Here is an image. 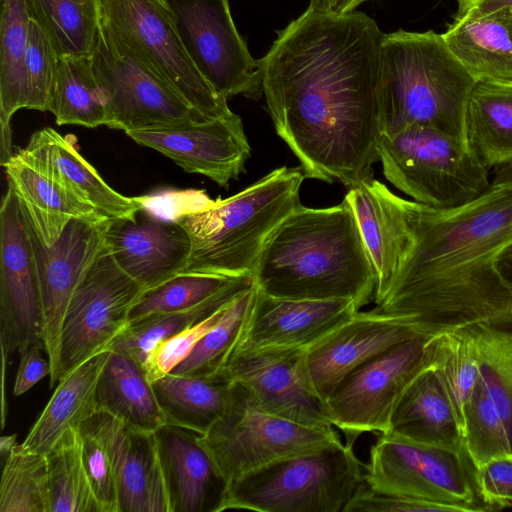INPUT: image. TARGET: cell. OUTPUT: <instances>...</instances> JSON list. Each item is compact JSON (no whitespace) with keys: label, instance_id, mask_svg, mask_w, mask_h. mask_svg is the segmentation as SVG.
<instances>
[{"label":"cell","instance_id":"obj_41","mask_svg":"<svg viewBox=\"0 0 512 512\" xmlns=\"http://www.w3.org/2000/svg\"><path fill=\"white\" fill-rule=\"evenodd\" d=\"M121 421L97 411L79 427L82 458L103 512H118L114 475V443Z\"/></svg>","mask_w":512,"mask_h":512},{"label":"cell","instance_id":"obj_4","mask_svg":"<svg viewBox=\"0 0 512 512\" xmlns=\"http://www.w3.org/2000/svg\"><path fill=\"white\" fill-rule=\"evenodd\" d=\"M475 84L442 34L402 29L385 34L380 56L381 132L394 134L421 125L467 143L465 116Z\"/></svg>","mask_w":512,"mask_h":512},{"label":"cell","instance_id":"obj_36","mask_svg":"<svg viewBox=\"0 0 512 512\" xmlns=\"http://www.w3.org/2000/svg\"><path fill=\"white\" fill-rule=\"evenodd\" d=\"M49 111L58 125H106V109L91 57H59Z\"/></svg>","mask_w":512,"mask_h":512},{"label":"cell","instance_id":"obj_11","mask_svg":"<svg viewBox=\"0 0 512 512\" xmlns=\"http://www.w3.org/2000/svg\"><path fill=\"white\" fill-rule=\"evenodd\" d=\"M437 336H416L394 345L353 370L327 396V418L345 443L354 446L363 433L388 431L402 393L434 364Z\"/></svg>","mask_w":512,"mask_h":512},{"label":"cell","instance_id":"obj_29","mask_svg":"<svg viewBox=\"0 0 512 512\" xmlns=\"http://www.w3.org/2000/svg\"><path fill=\"white\" fill-rule=\"evenodd\" d=\"M118 512H170L154 433L121 421L114 443Z\"/></svg>","mask_w":512,"mask_h":512},{"label":"cell","instance_id":"obj_28","mask_svg":"<svg viewBox=\"0 0 512 512\" xmlns=\"http://www.w3.org/2000/svg\"><path fill=\"white\" fill-rule=\"evenodd\" d=\"M111 350L101 351L79 364L57 384L22 446L47 455L69 429H79L97 410L96 389Z\"/></svg>","mask_w":512,"mask_h":512},{"label":"cell","instance_id":"obj_53","mask_svg":"<svg viewBox=\"0 0 512 512\" xmlns=\"http://www.w3.org/2000/svg\"><path fill=\"white\" fill-rule=\"evenodd\" d=\"M369 0H336L331 11L337 14H346L356 10V8Z\"/></svg>","mask_w":512,"mask_h":512},{"label":"cell","instance_id":"obj_39","mask_svg":"<svg viewBox=\"0 0 512 512\" xmlns=\"http://www.w3.org/2000/svg\"><path fill=\"white\" fill-rule=\"evenodd\" d=\"M46 457L51 512H103L84 466L78 429H69Z\"/></svg>","mask_w":512,"mask_h":512},{"label":"cell","instance_id":"obj_45","mask_svg":"<svg viewBox=\"0 0 512 512\" xmlns=\"http://www.w3.org/2000/svg\"><path fill=\"white\" fill-rule=\"evenodd\" d=\"M59 56L40 26L30 19L22 86V109L49 111Z\"/></svg>","mask_w":512,"mask_h":512},{"label":"cell","instance_id":"obj_49","mask_svg":"<svg viewBox=\"0 0 512 512\" xmlns=\"http://www.w3.org/2000/svg\"><path fill=\"white\" fill-rule=\"evenodd\" d=\"M18 352L20 362L13 387L14 396L23 395L45 376H50L52 371L43 342L30 344Z\"/></svg>","mask_w":512,"mask_h":512},{"label":"cell","instance_id":"obj_7","mask_svg":"<svg viewBox=\"0 0 512 512\" xmlns=\"http://www.w3.org/2000/svg\"><path fill=\"white\" fill-rule=\"evenodd\" d=\"M377 153L385 178L426 206L459 207L491 186L488 169L467 143L432 127L413 125L382 133Z\"/></svg>","mask_w":512,"mask_h":512},{"label":"cell","instance_id":"obj_55","mask_svg":"<svg viewBox=\"0 0 512 512\" xmlns=\"http://www.w3.org/2000/svg\"><path fill=\"white\" fill-rule=\"evenodd\" d=\"M336 0H309V7L318 10H332Z\"/></svg>","mask_w":512,"mask_h":512},{"label":"cell","instance_id":"obj_2","mask_svg":"<svg viewBox=\"0 0 512 512\" xmlns=\"http://www.w3.org/2000/svg\"><path fill=\"white\" fill-rule=\"evenodd\" d=\"M409 241L373 309L404 318L426 337L512 318L494 266L512 241V194L491 186L473 201L434 208L402 198Z\"/></svg>","mask_w":512,"mask_h":512},{"label":"cell","instance_id":"obj_8","mask_svg":"<svg viewBox=\"0 0 512 512\" xmlns=\"http://www.w3.org/2000/svg\"><path fill=\"white\" fill-rule=\"evenodd\" d=\"M99 32L169 84L202 117L233 114L187 54L165 0H99Z\"/></svg>","mask_w":512,"mask_h":512},{"label":"cell","instance_id":"obj_17","mask_svg":"<svg viewBox=\"0 0 512 512\" xmlns=\"http://www.w3.org/2000/svg\"><path fill=\"white\" fill-rule=\"evenodd\" d=\"M126 134L139 145L170 158L186 172L206 176L222 187L239 178L251 156L242 120L235 113Z\"/></svg>","mask_w":512,"mask_h":512},{"label":"cell","instance_id":"obj_50","mask_svg":"<svg viewBox=\"0 0 512 512\" xmlns=\"http://www.w3.org/2000/svg\"><path fill=\"white\" fill-rule=\"evenodd\" d=\"M502 8L512 9V0H457L456 14L487 13Z\"/></svg>","mask_w":512,"mask_h":512},{"label":"cell","instance_id":"obj_52","mask_svg":"<svg viewBox=\"0 0 512 512\" xmlns=\"http://www.w3.org/2000/svg\"><path fill=\"white\" fill-rule=\"evenodd\" d=\"M491 184L512 194V161L495 168Z\"/></svg>","mask_w":512,"mask_h":512},{"label":"cell","instance_id":"obj_15","mask_svg":"<svg viewBox=\"0 0 512 512\" xmlns=\"http://www.w3.org/2000/svg\"><path fill=\"white\" fill-rule=\"evenodd\" d=\"M0 341L8 355L44 343L40 282L30 229L8 186L0 209Z\"/></svg>","mask_w":512,"mask_h":512},{"label":"cell","instance_id":"obj_14","mask_svg":"<svg viewBox=\"0 0 512 512\" xmlns=\"http://www.w3.org/2000/svg\"><path fill=\"white\" fill-rule=\"evenodd\" d=\"M106 109V126L133 130L203 120L169 84L100 34L91 57Z\"/></svg>","mask_w":512,"mask_h":512},{"label":"cell","instance_id":"obj_6","mask_svg":"<svg viewBox=\"0 0 512 512\" xmlns=\"http://www.w3.org/2000/svg\"><path fill=\"white\" fill-rule=\"evenodd\" d=\"M364 465L342 441L279 459L229 483L225 510L344 512Z\"/></svg>","mask_w":512,"mask_h":512},{"label":"cell","instance_id":"obj_19","mask_svg":"<svg viewBox=\"0 0 512 512\" xmlns=\"http://www.w3.org/2000/svg\"><path fill=\"white\" fill-rule=\"evenodd\" d=\"M416 336L423 335L404 318L358 311L306 349V369L314 392L324 401L353 370Z\"/></svg>","mask_w":512,"mask_h":512},{"label":"cell","instance_id":"obj_42","mask_svg":"<svg viewBox=\"0 0 512 512\" xmlns=\"http://www.w3.org/2000/svg\"><path fill=\"white\" fill-rule=\"evenodd\" d=\"M464 448L477 468L499 457L512 455L504 421L481 378L462 413Z\"/></svg>","mask_w":512,"mask_h":512},{"label":"cell","instance_id":"obj_35","mask_svg":"<svg viewBox=\"0 0 512 512\" xmlns=\"http://www.w3.org/2000/svg\"><path fill=\"white\" fill-rule=\"evenodd\" d=\"M29 18L59 57H92L99 36V0H25Z\"/></svg>","mask_w":512,"mask_h":512},{"label":"cell","instance_id":"obj_44","mask_svg":"<svg viewBox=\"0 0 512 512\" xmlns=\"http://www.w3.org/2000/svg\"><path fill=\"white\" fill-rule=\"evenodd\" d=\"M434 366L462 423L463 408L480 378L474 341L465 329L437 336Z\"/></svg>","mask_w":512,"mask_h":512},{"label":"cell","instance_id":"obj_30","mask_svg":"<svg viewBox=\"0 0 512 512\" xmlns=\"http://www.w3.org/2000/svg\"><path fill=\"white\" fill-rule=\"evenodd\" d=\"M96 400L98 411L113 415L131 430L155 433L166 424L152 383L142 367L122 352L111 350Z\"/></svg>","mask_w":512,"mask_h":512},{"label":"cell","instance_id":"obj_47","mask_svg":"<svg viewBox=\"0 0 512 512\" xmlns=\"http://www.w3.org/2000/svg\"><path fill=\"white\" fill-rule=\"evenodd\" d=\"M480 499L499 510L512 507V455L494 458L475 468Z\"/></svg>","mask_w":512,"mask_h":512},{"label":"cell","instance_id":"obj_1","mask_svg":"<svg viewBox=\"0 0 512 512\" xmlns=\"http://www.w3.org/2000/svg\"><path fill=\"white\" fill-rule=\"evenodd\" d=\"M384 35L363 12L308 6L258 60L274 128L305 178L350 188L373 177Z\"/></svg>","mask_w":512,"mask_h":512},{"label":"cell","instance_id":"obj_26","mask_svg":"<svg viewBox=\"0 0 512 512\" xmlns=\"http://www.w3.org/2000/svg\"><path fill=\"white\" fill-rule=\"evenodd\" d=\"M30 225L46 245L52 244L74 218L106 221L54 176L20 152L2 165Z\"/></svg>","mask_w":512,"mask_h":512},{"label":"cell","instance_id":"obj_5","mask_svg":"<svg viewBox=\"0 0 512 512\" xmlns=\"http://www.w3.org/2000/svg\"><path fill=\"white\" fill-rule=\"evenodd\" d=\"M304 178L301 167L282 166L233 196L176 217L191 240L181 273L252 277L271 234L301 205Z\"/></svg>","mask_w":512,"mask_h":512},{"label":"cell","instance_id":"obj_25","mask_svg":"<svg viewBox=\"0 0 512 512\" xmlns=\"http://www.w3.org/2000/svg\"><path fill=\"white\" fill-rule=\"evenodd\" d=\"M444 41L476 83L512 86V9L455 14Z\"/></svg>","mask_w":512,"mask_h":512},{"label":"cell","instance_id":"obj_43","mask_svg":"<svg viewBox=\"0 0 512 512\" xmlns=\"http://www.w3.org/2000/svg\"><path fill=\"white\" fill-rule=\"evenodd\" d=\"M237 277L179 273L159 285L144 289L130 309L129 323L196 306L221 291Z\"/></svg>","mask_w":512,"mask_h":512},{"label":"cell","instance_id":"obj_54","mask_svg":"<svg viewBox=\"0 0 512 512\" xmlns=\"http://www.w3.org/2000/svg\"><path fill=\"white\" fill-rule=\"evenodd\" d=\"M16 435H7L3 436L0 439V455L2 462L6 459V457L9 455L12 448L16 445Z\"/></svg>","mask_w":512,"mask_h":512},{"label":"cell","instance_id":"obj_46","mask_svg":"<svg viewBox=\"0 0 512 512\" xmlns=\"http://www.w3.org/2000/svg\"><path fill=\"white\" fill-rule=\"evenodd\" d=\"M471 512L468 507L408 498L369 488L365 481L347 504L344 512Z\"/></svg>","mask_w":512,"mask_h":512},{"label":"cell","instance_id":"obj_51","mask_svg":"<svg viewBox=\"0 0 512 512\" xmlns=\"http://www.w3.org/2000/svg\"><path fill=\"white\" fill-rule=\"evenodd\" d=\"M494 266L503 286L512 298V241L499 251Z\"/></svg>","mask_w":512,"mask_h":512},{"label":"cell","instance_id":"obj_38","mask_svg":"<svg viewBox=\"0 0 512 512\" xmlns=\"http://www.w3.org/2000/svg\"><path fill=\"white\" fill-rule=\"evenodd\" d=\"M256 290L253 285L234 298L217 323L170 373L203 378L227 376V362L241 336Z\"/></svg>","mask_w":512,"mask_h":512},{"label":"cell","instance_id":"obj_37","mask_svg":"<svg viewBox=\"0 0 512 512\" xmlns=\"http://www.w3.org/2000/svg\"><path fill=\"white\" fill-rule=\"evenodd\" d=\"M465 330L474 341L480 378L504 421L512 449V318Z\"/></svg>","mask_w":512,"mask_h":512},{"label":"cell","instance_id":"obj_10","mask_svg":"<svg viewBox=\"0 0 512 512\" xmlns=\"http://www.w3.org/2000/svg\"><path fill=\"white\" fill-rule=\"evenodd\" d=\"M366 485L378 492L493 511L477 492L475 467L465 448L448 449L379 433L364 466Z\"/></svg>","mask_w":512,"mask_h":512},{"label":"cell","instance_id":"obj_9","mask_svg":"<svg viewBox=\"0 0 512 512\" xmlns=\"http://www.w3.org/2000/svg\"><path fill=\"white\" fill-rule=\"evenodd\" d=\"M200 441L230 483L279 459L341 440L334 426H305L268 412L233 381L223 414Z\"/></svg>","mask_w":512,"mask_h":512},{"label":"cell","instance_id":"obj_23","mask_svg":"<svg viewBox=\"0 0 512 512\" xmlns=\"http://www.w3.org/2000/svg\"><path fill=\"white\" fill-rule=\"evenodd\" d=\"M350 203L376 277L375 303L387 293L409 241L402 198L372 178L350 187Z\"/></svg>","mask_w":512,"mask_h":512},{"label":"cell","instance_id":"obj_16","mask_svg":"<svg viewBox=\"0 0 512 512\" xmlns=\"http://www.w3.org/2000/svg\"><path fill=\"white\" fill-rule=\"evenodd\" d=\"M106 222L74 218L46 245L28 221L40 282L44 345L52 367L51 388L58 370L63 318L74 291L105 246Z\"/></svg>","mask_w":512,"mask_h":512},{"label":"cell","instance_id":"obj_12","mask_svg":"<svg viewBox=\"0 0 512 512\" xmlns=\"http://www.w3.org/2000/svg\"><path fill=\"white\" fill-rule=\"evenodd\" d=\"M143 290L104 246L68 303L55 384L91 356L109 349L128 326L130 309Z\"/></svg>","mask_w":512,"mask_h":512},{"label":"cell","instance_id":"obj_27","mask_svg":"<svg viewBox=\"0 0 512 512\" xmlns=\"http://www.w3.org/2000/svg\"><path fill=\"white\" fill-rule=\"evenodd\" d=\"M386 433L431 446L464 448L459 417L434 364L402 393Z\"/></svg>","mask_w":512,"mask_h":512},{"label":"cell","instance_id":"obj_34","mask_svg":"<svg viewBox=\"0 0 512 512\" xmlns=\"http://www.w3.org/2000/svg\"><path fill=\"white\" fill-rule=\"evenodd\" d=\"M30 18L25 0H1L0 46V156L1 165L12 156L11 118L22 109V86Z\"/></svg>","mask_w":512,"mask_h":512},{"label":"cell","instance_id":"obj_24","mask_svg":"<svg viewBox=\"0 0 512 512\" xmlns=\"http://www.w3.org/2000/svg\"><path fill=\"white\" fill-rule=\"evenodd\" d=\"M83 202L104 220L133 217L142 209L138 197H127L110 187L80 154L73 135L62 136L53 128L35 132L19 151Z\"/></svg>","mask_w":512,"mask_h":512},{"label":"cell","instance_id":"obj_13","mask_svg":"<svg viewBox=\"0 0 512 512\" xmlns=\"http://www.w3.org/2000/svg\"><path fill=\"white\" fill-rule=\"evenodd\" d=\"M165 2L187 54L213 89L226 99H259V64L235 27L228 0Z\"/></svg>","mask_w":512,"mask_h":512},{"label":"cell","instance_id":"obj_3","mask_svg":"<svg viewBox=\"0 0 512 512\" xmlns=\"http://www.w3.org/2000/svg\"><path fill=\"white\" fill-rule=\"evenodd\" d=\"M252 278L262 292L280 298L354 301L367 305L375 272L353 209L298 206L263 247Z\"/></svg>","mask_w":512,"mask_h":512},{"label":"cell","instance_id":"obj_18","mask_svg":"<svg viewBox=\"0 0 512 512\" xmlns=\"http://www.w3.org/2000/svg\"><path fill=\"white\" fill-rule=\"evenodd\" d=\"M305 353L294 348L235 351L225 373L274 415L305 426H333L311 386Z\"/></svg>","mask_w":512,"mask_h":512},{"label":"cell","instance_id":"obj_48","mask_svg":"<svg viewBox=\"0 0 512 512\" xmlns=\"http://www.w3.org/2000/svg\"><path fill=\"white\" fill-rule=\"evenodd\" d=\"M138 198L142 209L172 221L181 214L207 206L211 201L202 191H167Z\"/></svg>","mask_w":512,"mask_h":512},{"label":"cell","instance_id":"obj_20","mask_svg":"<svg viewBox=\"0 0 512 512\" xmlns=\"http://www.w3.org/2000/svg\"><path fill=\"white\" fill-rule=\"evenodd\" d=\"M256 289L251 311L233 352L308 349L360 310L352 300L288 299Z\"/></svg>","mask_w":512,"mask_h":512},{"label":"cell","instance_id":"obj_31","mask_svg":"<svg viewBox=\"0 0 512 512\" xmlns=\"http://www.w3.org/2000/svg\"><path fill=\"white\" fill-rule=\"evenodd\" d=\"M151 383L166 424L203 435L223 414L233 380L168 373Z\"/></svg>","mask_w":512,"mask_h":512},{"label":"cell","instance_id":"obj_21","mask_svg":"<svg viewBox=\"0 0 512 512\" xmlns=\"http://www.w3.org/2000/svg\"><path fill=\"white\" fill-rule=\"evenodd\" d=\"M104 239L117 265L144 289L181 273L191 252L190 237L181 225L144 209L107 221Z\"/></svg>","mask_w":512,"mask_h":512},{"label":"cell","instance_id":"obj_33","mask_svg":"<svg viewBox=\"0 0 512 512\" xmlns=\"http://www.w3.org/2000/svg\"><path fill=\"white\" fill-rule=\"evenodd\" d=\"M253 285L251 276H239L221 291L196 306L131 322L109 349L130 356L145 372L150 356L158 345L208 318Z\"/></svg>","mask_w":512,"mask_h":512},{"label":"cell","instance_id":"obj_32","mask_svg":"<svg viewBox=\"0 0 512 512\" xmlns=\"http://www.w3.org/2000/svg\"><path fill=\"white\" fill-rule=\"evenodd\" d=\"M466 142L488 170L512 161V86L476 83L465 116Z\"/></svg>","mask_w":512,"mask_h":512},{"label":"cell","instance_id":"obj_40","mask_svg":"<svg viewBox=\"0 0 512 512\" xmlns=\"http://www.w3.org/2000/svg\"><path fill=\"white\" fill-rule=\"evenodd\" d=\"M0 511L51 512L46 455L16 443L3 462Z\"/></svg>","mask_w":512,"mask_h":512},{"label":"cell","instance_id":"obj_22","mask_svg":"<svg viewBox=\"0 0 512 512\" xmlns=\"http://www.w3.org/2000/svg\"><path fill=\"white\" fill-rule=\"evenodd\" d=\"M154 434L170 512H222L229 483L201 435L170 424Z\"/></svg>","mask_w":512,"mask_h":512}]
</instances>
